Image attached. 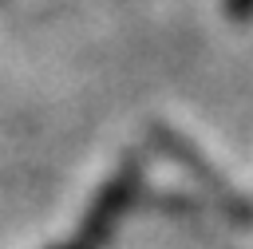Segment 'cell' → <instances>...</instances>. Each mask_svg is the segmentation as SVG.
<instances>
[{
	"mask_svg": "<svg viewBox=\"0 0 253 249\" xmlns=\"http://www.w3.org/2000/svg\"><path fill=\"white\" fill-rule=\"evenodd\" d=\"M225 12L237 24H245V20H253V0H225Z\"/></svg>",
	"mask_w": 253,
	"mask_h": 249,
	"instance_id": "cell-2",
	"label": "cell"
},
{
	"mask_svg": "<svg viewBox=\"0 0 253 249\" xmlns=\"http://www.w3.org/2000/svg\"><path fill=\"white\" fill-rule=\"evenodd\" d=\"M63 249H83V245H79V241H75V245H63Z\"/></svg>",
	"mask_w": 253,
	"mask_h": 249,
	"instance_id": "cell-3",
	"label": "cell"
},
{
	"mask_svg": "<svg viewBox=\"0 0 253 249\" xmlns=\"http://www.w3.org/2000/svg\"><path fill=\"white\" fill-rule=\"evenodd\" d=\"M134 190H138V170H134V166L119 170V174L99 190V198L91 202V209H87V217H83V225H79V245H83V249H99V245L115 233L119 217L130 209Z\"/></svg>",
	"mask_w": 253,
	"mask_h": 249,
	"instance_id": "cell-1",
	"label": "cell"
}]
</instances>
